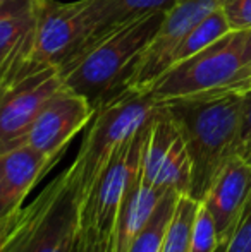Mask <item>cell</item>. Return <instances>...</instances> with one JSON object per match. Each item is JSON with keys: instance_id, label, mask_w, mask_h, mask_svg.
Returning <instances> with one entry per match:
<instances>
[{"instance_id": "6da1fadb", "label": "cell", "mask_w": 251, "mask_h": 252, "mask_svg": "<svg viewBox=\"0 0 251 252\" xmlns=\"http://www.w3.org/2000/svg\"><path fill=\"white\" fill-rule=\"evenodd\" d=\"M178 126L191 159L189 197L201 202L229 158L238 155L241 93L160 101Z\"/></svg>"}, {"instance_id": "7a4b0ae2", "label": "cell", "mask_w": 251, "mask_h": 252, "mask_svg": "<svg viewBox=\"0 0 251 252\" xmlns=\"http://www.w3.org/2000/svg\"><path fill=\"white\" fill-rule=\"evenodd\" d=\"M164 16L146 14L98 40L61 67L64 86L86 98L95 110L126 93L131 74Z\"/></svg>"}, {"instance_id": "3957f363", "label": "cell", "mask_w": 251, "mask_h": 252, "mask_svg": "<svg viewBox=\"0 0 251 252\" xmlns=\"http://www.w3.org/2000/svg\"><path fill=\"white\" fill-rule=\"evenodd\" d=\"M251 88V30H231L167 70L150 94L157 101L198 94L243 93Z\"/></svg>"}, {"instance_id": "277c9868", "label": "cell", "mask_w": 251, "mask_h": 252, "mask_svg": "<svg viewBox=\"0 0 251 252\" xmlns=\"http://www.w3.org/2000/svg\"><path fill=\"white\" fill-rule=\"evenodd\" d=\"M157 105L158 101L150 93L127 90L95 110L79 151L69 165L81 211L112 156L134 132L146 126Z\"/></svg>"}, {"instance_id": "5b68a950", "label": "cell", "mask_w": 251, "mask_h": 252, "mask_svg": "<svg viewBox=\"0 0 251 252\" xmlns=\"http://www.w3.org/2000/svg\"><path fill=\"white\" fill-rule=\"evenodd\" d=\"M81 204L67 166L31 204L23 206L0 252H76Z\"/></svg>"}, {"instance_id": "8992f818", "label": "cell", "mask_w": 251, "mask_h": 252, "mask_svg": "<svg viewBox=\"0 0 251 252\" xmlns=\"http://www.w3.org/2000/svg\"><path fill=\"white\" fill-rule=\"evenodd\" d=\"M140 175L151 187L189 196L191 159L188 150L171 113L160 101L148 122Z\"/></svg>"}, {"instance_id": "52a82bcc", "label": "cell", "mask_w": 251, "mask_h": 252, "mask_svg": "<svg viewBox=\"0 0 251 252\" xmlns=\"http://www.w3.org/2000/svg\"><path fill=\"white\" fill-rule=\"evenodd\" d=\"M220 0H178L144 47L127 83V90L150 93L153 84L172 67V57L189 30L215 10Z\"/></svg>"}, {"instance_id": "ba28073f", "label": "cell", "mask_w": 251, "mask_h": 252, "mask_svg": "<svg viewBox=\"0 0 251 252\" xmlns=\"http://www.w3.org/2000/svg\"><path fill=\"white\" fill-rule=\"evenodd\" d=\"M61 69L33 65L0 94V151L26 143V136L45 103L62 88Z\"/></svg>"}, {"instance_id": "9c48e42d", "label": "cell", "mask_w": 251, "mask_h": 252, "mask_svg": "<svg viewBox=\"0 0 251 252\" xmlns=\"http://www.w3.org/2000/svg\"><path fill=\"white\" fill-rule=\"evenodd\" d=\"M146 132L148 124L141 127L138 132H134L119 148L102 172L93 194L81 211V218L93 223L95 228L104 237H112V230H114L115 218L122 201L140 179Z\"/></svg>"}, {"instance_id": "30bf717a", "label": "cell", "mask_w": 251, "mask_h": 252, "mask_svg": "<svg viewBox=\"0 0 251 252\" xmlns=\"http://www.w3.org/2000/svg\"><path fill=\"white\" fill-rule=\"evenodd\" d=\"M86 3L38 2L31 60L40 65L61 69L81 52L86 41Z\"/></svg>"}, {"instance_id": "8fae6325", "label": "cell", "mask_w": 251, "mask_h": 252, "mask_svg": "<svg viewBox=\"0 0 251 252\" xmlns=\"http://www.w3.org/2000/svg\"><path fill=\"white\" fill-rule=\"evenodd\" d=\"M93 113L95 108L86 98L62 84L38 113L26 136V144L61 159L76 134L91 122Z\"/></svg>"}, {"instance_id": "7c38bea8", "label": "cell", "mask_w": 251, "mask_h": 252, "mask_svg": "<svg viewBox=\"0 0 251 252\" xmlns=\"http://www.w3.org/2000/svg\"><path fill=\"white\" fill-rule=\"evenodd\" d=\"M251 196V165L234 155L218 172L210 190L201 201L212 215L218 242H229Z\"/></svg>"}, {"instance_id": "4fadbf2b", "label": "cell", "mask_w": 251, "mask_h": 252, "mask_svg": "<svg viewBox=\"0 0 251 252\" xmlns=\"http://www.w3.org/2000/svg\"><path fill=\"white\" fill-rule=\"evenodd\" d=\"M57 161L26 143L0 151V218L19 211L31 189Z\"/></svg>"}, {"instance_id": "5bb4252c", "label": "cell", "mask_w": 251, "mask_h": 252, "mask_svg": "<svg viewBox=\"0 0 251 252\" xmlns=\"http://www.w3.org/2000/svg\"><path fill=\"white\" fill-rule=\"evenodd\" d=\"M176 2L178 0H84L88 33L86 41L76 57H79L91 45H95L117 28L146 14L167 12Z\"/></svg>"}, {"instance_id": "9a60e30c", "label": "cell", "mask_w": 251, "mask_h": 252, "mask_svg": "<svg viewBox=\"0 0 251 252\" xmlns=\"http://www.w3.org/2000/svg\"><path fill=\"white\" fill-rule=\"evenodd\" d=\"M165 194H167V190L151 187L140 175L133 189L124 197L121 209L117 213L114 230H112L110 252L129 251L131 244L144 228V225L151 218V215L158 208Z\"/></svg>"}, {"instance_id": "2e32d148", "label": "cell", "mask_w": 251, "mask_h": 252, "mask_svg": "<svg viewBox=\"0 0 251 252\" xmlns=\"http://www.w3.org/2000/svg\"><path fill=\"white\" fill-rule=\"evenodd\" d=\"M179 196L182 194H178L176 190H167L158 208L155 209L151 218L148 220L140 235L134 239L127 252H162Z\"/></svg>"}, {"instance_id": "e0dca14e", "label": "cell", "mask_w": 251, "mask_h": 252, "mask_svg": "<svg viewBox=\"0 0 251 252\" xmlns=\"http://www.w3.org/2000/svg\"><path fill=\"white\" fill-rule=\"evenodd\" d=\"M227 31H231L227 26V21H225L222 10L217 7L189 30V33L184 36V40L181 41V45H179L174 57H172V67L176 63L182 62V60L189 59V57L196 55L198 52L207 48L215 40L224 36Z\"/></svg>"}, {"instance_id": "ac0fdd59", "label": "cell", "mask_w": 251, "mask_h": 252, "mask_svg": "<svg viewBox=\"0 0 251 252\" xmlns=\"http://www.w3.org/2000/svg\"><path fill=\"white\" fill-rule=\"evenodd\" d=\"M198 204L200 202L186 194L179 196L162 252H189V237Z\"/></svg>"}, {"instance_id": "d6986e66", "label": "cell", "mask_w": 251, "mask_h": 252, "mask_svg": "<svg viewBox=\"0 0 251 252\" xmlns=\"http://www.w3.org/2000/svg\"><path fill=\"white\" fill-rule=\"evenodd\" d=\"M36 23V10L24 16L0 17V69L23 43L26 34L35 28Z\"/></svg>"}, {"instance_id": "ffe728a7", "label": "cell", "mask_w": 251, "mask_h": 252, "mask_svg": "<svg viewBox=\"0 0 251 252\" xmlns=\"http://www.w3.org/2000/svg\"><path fill=\"white\" fill-rule=\"evenodd\" d=\"M218 235L212 215L203 202L198 204L193 228L189 237V252H215L218 247Z\"/></svg>"}, {"instance_id": "44dd1931", "label": "cell", "mask_w": 251, "mask_h": 252, "mask_svg": "<svg viewBox=\"0 0 251 252\" xmlns=\"http://www.w3.org/2000/svg\"><path fill=\"white\" fill-rule=\"evenodd\" d=\"M218 9L229 30H251V0H220Z\"/></svg>"}, {"instance_id": "7402d4cb", "label": "cell", "mask_w": 251, "mask_h": 252, "mask_svg": "<svg viewBox=\"0 0 251 252\" xmlns=\"http://www.w3.org/2000/svg\"><path fill=\"white\" fill-rule=\"evenodd\" d=\"M110 239L112 237L102 235L91 221L81 218L76 252H110Z\"/></svg>"}, {"instance_id": "603a6c76", "label": "cell", "mask_w": 251, "mask_h": 252, "mask_svg": "<svg viewBox=\"0 0 251 252\" xmlns=\"http://www.w3.org/2000/svg\"><path fill=\"white\" fill-rule=\"evenodd\" d=\"M225 252H251V206H246Z\"/></svg>"}, {"instance_id": "cb8c5ba5", "label": "cell", "mask_w": 251, "mask_h": 252, "mask_svg": "<svg viewBox=\"0 0 251 252\" xmlns=\"http://www.w3.org/2000/svg\"><path fill=\"white\" fill-rule=\"evenodd\" d=\"M251 144V88L241 93V124H239L238 155Z\"/></svg>"}, {"instance_id": "d4e9b609", "label": "cell", "mask_w": 251, "mask_h": 252, "mask_svg": "<svg viewBox=\"0 0 251 252\" xmlns=\"http://www.w3.org/2000/svg\"><path fill=\"white\" fill-rule=\"evenodd\" d=\"M40 0H0V17L33 14Z\"/></svg>"}, {"instance_id": "484cf974", "label": "cell", "mask_w": 251, "mask_h": 252, "mask_svg": "<svg viewBox=\"0 0 251 252\" xmlns=\"http://www.w3.org/2000/svg\"><path fill=\"white\" fill-rule=\"evenodd\" d=\"M19 211H21V209H19ZM19 211L0 218V247H2L3 240H5L7 235L10 233V230L14 228V225H16V220H17V216H19Z\"/></svg>"}, {"instance_id": "4316f807", "label": "cell", "mask_w": 251, "mask_h": 252, "mask_svg": "<svg viewBox=\"0 0 251 252\" xmlns=\"http://www.w3.org/2000/svg\"><path fill=\"white\" fill-rule=\"evenodd\" d=\"M239 156H243V158H245L246 161H248L250 165H251V144H250L248 148H246V150H243L241 153H239Z\"/></svg>"}, {"instance_id": "83f0119b", "label": "cell", "mask_w": 251, "mask_h": 252, "mask_svg": "<svg viewBox=\"0 0 251 252\" xmlns=\"http://www.w3.org/2000/svg\"><path fill=\"white\" fill-rule=\"evenodd\" d=\"M225 247H227V242H220V244H218V247H217V251H215V252H225Z\"/></svg>"}, {"instance_id": "f1b7e54d", "label": "cell", "mask_w": 251, "mask_h": 252, "mask_svg": "<svg viewBox=\"0 0 251 252\" xmlns=\"http://www.w3.org/2000/svg\"><path fill=\"white\" fill-rule=\"evenodd\" d=\"M40 2H47V0H40Z\"/></svg>"}]
</instances>
